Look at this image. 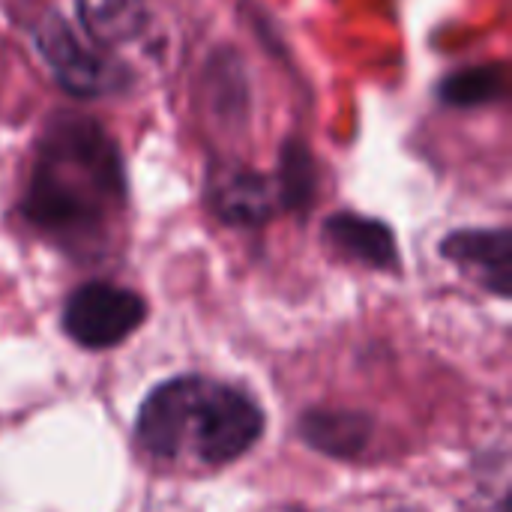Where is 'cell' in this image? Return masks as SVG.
Wrapping results in <instances>:
<instances>
[{
  "instance_id": "11",
  "label": "cell",
  "mask_w": 512,
  "mask_h": 512,
  "mask_svg": "<svg viewBox=\"0 0 512 512\" xmlns=\"http://www.w3.org/2000/svg\"><path fill=\"white\" fill-rule=\"evenodd\" d=\"M276 186H279L282 207H288V210L309 207V201L315 195V165L303 144H288V150L282 156V168L276 174Z\"/></svg>"
},
{
  "instance_id": "2",
  "label": "cell",
  "mask_w": 512,
  "mask_h": 512,
  "mask_svg": "<svg viewBox=\"0 0 512 512\" xmlns=\"http://www.w3.org/2000/svg\"><path fill=\"white\" fill-rule=\"evenodd\" d=\"M264 426V408L252 393L216 378L189 375L183 447L189 441L204 465L219 468L243 459L261 441Z\"/></svg>"
},
{
  "instance_id": "10",
  "label": "cell",
  "mask_w": 512,
  "mask_h": 512,
  "mask_svg": "<svg viewBox=\"0 0 512 512\" xmlns=\"http://www.w3.org/2000/svg\"><path fill=\"white\" fill-rule=\"evenodd\" d=\"M504 72L501 69H465L450 75L441 84V99L456 108H474L492 102L504 93Z\"/></svg>"
},
{
  "instance_id": "5",
  "label": "cell",
  "mask_w": 512,
  "mask_h": 512,
  "mask_svg": "<svg viewBox=\"0 0 512 512\" xmlns=\"http://www.w3.org/2000/svg\"><path fill=\"white\" fill-rule=\"evenodd\" d=\"M441 255L474 273V279L495 297L507 300L512 294V237L507 228L453 231L444 237Z\"/></svg>"
},
{
  "instance_id": "12",
  "label": "cell",
  "mask_w": 512,
  "mask_h": 512,
  "mask_svg": "<svg viewBox=\"0 0 512 512\" xmlns=\"http://www.w3.org/2000/svg\"><path fill=\"white\" fill-rule=\"evenodd\" d=\"M393 512H423V510H414V507H402V510H393Z\"/></svg>"
},
{
  "instance_id": "3",
  "label": "cell",
  "mask_w": 512,
  "mask_h": 512,
  "mask_svg": "<svg viewBox=\"0 0 512 512\" xmlns=\"http://www.w3.org/2000/svg\"><path fill=\"white\" fill-rule=\"evenodd\" d=\"M144 321V297L111 282H87L75 288L60 315L63 333L87 351H105L126 342Z\"/></svg>"
},
{
  "instance_id": "6",
  "label": "cell",
  "mask_w": 512,
  "mask_h": 512,
  "mask_svg": "<svg viewBox=\"0 0 512 512\" xmlns=\"http://www.w3.org/2000/svg\"><path fill=\"white\" fill-rule=\"evenodd\" d=\"M375 420L357 408H309L297 420L303 444L327 459L354 462L369 450Z\"/></svg>"
},
{
  "instance_id": "1",
  "label": "cell",
  "mask_w": 512,
  "mask_h": 512,
  "mask_svg": "<svg viewBox=\"0 0 512 512\" xmlns=\"http://www.w3.org/2000/svg\"><path fill=\"white\" fill-rule=\"evenodd\" d=\"M126 198V177L117 150L99 126L63 120L42 141L24 216L60 243L81 246L96 240Z\"/></svg>"
},
{
  "instance_id": "4",
  "label": "cell",
  "mask_w": 512,
  "mask_h": 512,
  "mask_svg": "<svg viewBox=\"0 0 512 512\" xmlns=\"http://www.w3.org/2000/svg\"><path fill=\"white\" fill-rule=\"evenodd\" d=\"M33 42L60 87L69 93L105 96L126 84L123 66L108 54H99L90 39H81L60 15H45L33 30Z\"/></svg>"
},
{
  "instance_id": "7",
  "label": "cell",
  "mask_w": 512,
  "mask_h": 512,
  "mask_svg": "<svg viewBox=\"0 0 512 512\" xmlns=\"http://www.w3.org/2000/svg\"><path fill=\"white\" fill-rule=\"evenodd\" d=\"M213 207L219 219L228 225H237V228L261 225L282 207L276 177H264L255 171L228 174L213 192Z\"/></svg>"
},
{
  "instance_id": "9",
  "label": "cell",
  "mask_w": 512,
  "mask_h": 512,
  "mask_svg": "<svg viewBox=\"0 0 512 512\" xmlns=\"http://www.w3.org/2000/svg\"><path fill=\"white\" fill-rule=\"evenodd\" d=\"M84 39L99 48L120 45L144 27V0H75Z\"/></svg>"
},
{
  "instance_id": "8",
  "label": "cell",
  "mask_w": 512,
  "mask_h": 512,
  "mask_svg": "<svg viewBox=\"0 0 512 512\" xmlns=\"http://www.w3.org/2000/svg\"><path fill=\"white\" fill-rule=\"evenodd\" d=\"M324 234L342 255H348L372 270H396V264H399L396 237L378 219L357 216V213H336L327 219Z\"/></svg>"
}]
</instances>
